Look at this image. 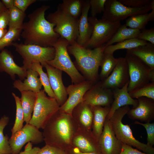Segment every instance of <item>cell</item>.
I'll list each match as a JSON object with an SVG mask.
<instances>
[{
  "mask_svg": "<svg viewBox=\"0 0 154 154\" xmlns=\"http://www.w3.org/2000/svg\"><path fill=\"white\" fill-rule=\"evenodd\" d=\"M22 29L9 28L5 35L0 40V50L6 47L12 46L16 40L20 39Z\"/></svg>",
  "mask_w": 154,
  "mask_h": 154,
  "instance_id": "cell-38",
  "label": "cell"
},
{
  "mask_svg": "<svg viewBox=\"0 0 154 154\" xmlns=\"http://www.w3.org/2000/svg\"><path fill=\"white\" fill-rule=\"evenodd\" d=\"M105 44L93 49L79 46L76 42L67 47L68 53L73 55L74 64L85 80L94 84L99 79V68L104 53Z\"/></svg>",
  "mask_w": 154,
  "mask_h": 154,
  "instance_id": "cell-3",
  "label": "cell"
},
{
  "mask_svg": "<svg viewBox=\"0 0 154 154\" xmlns=\"http://www.w3.org/2000/svg\"><path fill=\"white\" fill-rule=\"evenodd\" d=\"M128 64L125 57L119 58L118 62L110 75L103 81H100L102 86L113 90L123 87L129 82Z\"/></svg>",
  "mask_w": 154,
  "mask_h": 154,
  "instance_id": "cell-14",
  "label": "cell"
},
{
  "mask_svg": "<svg viewBox=\"0 0 154 154\" xmlns=\"http://www.w3.org/2000/svg\"><path fill=\"white\" fill-rule=\"evenodd\" d=\"M119 2L127 7L140 8L149 4L152 0H119Z\"/></svg>",
  "mask_w": 154,
  "mask_h": 154,
  "instance_id": "cell-41",
  "label": "cell"
},
{
  "mask_svg": "<svg viewBox=\"0 0 154 154\" xmlns=\"http://www.w3.org/2000/svg\"><path fill=\"white\" fill-rule=\"evenodd\" d=\"M119 154H149L142 152L138 149L133 148L132 146L123 143Z\"/></svg>",
  "mask_w": 154,
  "mask_h": 154,
  "instance_id": "cell-46",
  "label": "cell"
},
{
  "mask_svg": "<svg viewBox=\"0 0 154 154\" xmlns=\"http://www.w3.org/2000/svg\"><path fill=\"white\" fill-rule=\"evenodd\" d=\"M60 107L55 98L47 96L44 90H41L37 93L33 115L29 123L38 129H43Z\"/></svg>",
  "mask_w": 154,
  "mask_h": 154,
  "instance_id": "cell-6",
  "label": "cell"
},
{
  "mask_svg": "<svg viewBox=\"0 0 154 154\" xmlns=\"http://www.w3.org/2000/svg\"><path fill=\"white\" fill-rule=\"evenodd\" d=\"M14 98L16 105V118L13 126L11 129V135L21 130L24 126V116L21 106L20 98L14 93H12Z\"/></svg>",
  "mask_w": 154,
  "mask_h": 154,
  "instance_id": "cell-37",
  "label": "cell"
},
{
  "mask_svg": "<svg viewBox=\"0 0 154 154\" xmlns=\"http://www.w3.org/2000/svg\"><path fill=\"white\" fill-rule=\"evenodd\" d=\"M93 113L92 132L98 140L102 133L106 119L110 109L111 106H92Z\"/></svg>",
  "mask_w": 154,
  "mask_h": 154,
  "instance_id": "cell-25",
  "label": "cell"
},
{
  "mask_svg": "<svg viewBox=\"0 0 154 154\" xmlns=\"http://www.w3.org/2000/svg\"><path fill=\"white\" fill-rule=\"evenodd\" d=\"M46 70L50 85L55 99L60 106L62 105L67 99V94L66 87L63 82L62 71L53 67L47 63L42 66Z\"/></svg>",
  "mask_w": 154,
  "mask_h": 154,
  "instance_id": "cell-17",
  "label": "cell"
},
{
  "mask_svg": "<svg viewBox=\"0 0 154 154\" xmlns=\"http://www.w3.org/2000/svg\"><path fill=\"white\" fill-rule=\"evenodd\" d=\"M12 46L23 58V67L27 70L34 62H39L42 66L53 59L55 55V50L54 47H44L15 42L13 43Z\"/></svg>",
  "mask_w": 154,
  "mask_h": 154,
  "instance_id": "cell-7",
  "label": "cell"
},
{
  "mask_svg": "<svg viewBox=\"0 0 154 154\" xmlns=\"http://www.w3.org/2000/svg\"><path fill=\"white\" fill-rule=\"evenodd\" d=\"M79 128L71 115L59 110L47 122L42 132L45 144L66 151L72 146L73 138Z\"/></svg>",
  "mask_w": 154,
  "mask_h": 154,
  "instance_id": "cell-2",
  "label": "cell"
},
{
  "mask_svg": "<svg viewBox=\"0 0 154 154\" xmlns=\"http://www.w3.org/2000/svg\"><path fill=\"white\" fill-rule=\"evenodd\" d=\"M72 145L83 152L102 154L98 140L92 131L79 128L73 138Z\"/></svg>",
  "mask_w": 154,
  "mask_h": 154,
  "instance_id": "cell-18",
  "label": "cell"
},
{
  "mask_svg": "<svg viewBox=\"0 0 154 154\" xmlns=\"http://www.w3.org/2000/svg\"><path fill=\"white\" fill-rule=\"evenodd\" d=\"M40 149L38 147H35L29 151H24L19 152L18 154H37Z\"/></svg>",
  "mask_w": 154,
  "mask_h": 154,
  "instance_id": "cell-49",
  "label": "cell"
},
{
  "mask_svg": "<svg viewBox=\"0 0 154 154\" xmlns=\"http://www.w3.org/2000/svg\"><path fill=\"white\" fill-rule=\"evenodd\" d=\"M9 22V10L7 9L0 14V29H6Z\"/></svg>",
  "mask_w": 154,
  "mask_h": 154,
  "instance_id": "cell-45",
  "label": "cell"
},
{
  "mask_svg": "<svg viewBox=\"0 0 154 154\" xmlns=\"http://www.w3.org/2000/svg\"><path fill=\"white\" fill-rule=\"evenodd\" d=\"M138 106L130 109L127 115L130 119L139 120L145 123L150 122L154 119V100L145 97L137 99Z\"/></svg>",
  "mask_w": 154,
  "mask_h": 154,
  "instance_id": "cell-19",
  "label": "cell"
},
{
  "mask_svg": "<svg viewBox=\"0 0 154 154\" xmlns=\"http://www.w3.org/2000/svg\"><path fill=\"white\" fill-rule=\"evenodd\" d=\"M134 124L141 125L145 127L147 134V144L153 146L154 145V123H142L136 121L134 122Z\"/></svg>",
  "mask_w": 154,
  "mask_h": 154,
  "instance_id": "cell-40",
  "label": "cell"
},
{
  "mask_svg": "<svg viewBox=\"0 0 154 154\" xmlns=\"http://www.w3.org/2000/svg\"><path fill=\"white\" fill-rule=\"evenodd\" d=\"M126 53L135 56L154 69V45L149 42L129 50Z\"/></svg>",
  "mask_w": 154,
  "mask_h": 154,
  "instance_id": "cell-26",
  "label": "cell"
},
{
  "mask_svg": "<svg viewBox=\"0 0 154 154\" xmlns=\"http://www.w3.org/2000/svg\"><path fill=\"white\" fill-rule=\"evenodd\" d=\"M26 78L23 82L20 79L15 80L13 83V87L20 92L30 91L36 93L39 92L42 86L39 74L36 71L30 68L27 70Z\"/></svg>",
  "mask_w": 154,
  "mask_h": 154,
  "instance_id": "cell-24",
  "label": "cell"
},
{
  "mask_svg": "<svg viewBox=\"0 0 154 154\" xmlns=\"http://www.w3.org/2000/svg\"><path fill=\"white\" fill-rule=\"evenodd\" d=\"M6 9H7L5 7L1 1H0V14Z\"/></svg>",
  "mask_w": 154,
  "mask_h": 154,
  "instance_id": "cell-52",
  "label": "cell"
},
{
  "mask_svg": "<svg viewBox=\"0 0 154 154\" xmlns=\"http://www.w3.org/2000/svg\"><path fill=\"white\" fill-rule=\"evenodd\" d=\"M68 42L60 37L54 46L55 53L54 58L47 63L66 73L70 77L72 83L76 84L86 80L77 70L72 61L67 50Z\"/></svg>",
  "mask_w": 154,
  "mask_h": 154,
  "instance_id": "cell-5",
  "label": "cell"
},
{
  "mask_svg": "<svg viewBox=\"0 0 154 154\" xmlns=\"http://www.w3.org/2000/svg\"><path fill=\"white\" fill-rule=\"evenodd\" d=\"M154 8V0L140 8L129 7L117 0H107L102 19L112 22L121 21L132 16L148 13Z\"/></svg>",
  "mask_w": 154,
  "mask_h": 154,
  "instance_id": "cell-11",
  "label": "cell"
},
{
  "mask_svg": "<svg viewBox=\"0 0 154 154\" xmlns=\"http://www.w3.org/2000/svg\"><path fill=\"white\" fill-rule=\"evenodd\" d=\"M9 10V28L22 29L23 21L26 17L25 12L14 6Z\"/></svg>",
  "mask_w": 154,
  "mask_h": 154,
  "instance_id": "cell-35",
  "label": "cell"
},
{
  "mask_svg": "<svg viewBox=\"0 0 154 154\" xmlns=\"http://www.w3.org/2000/svg\"><path fill=\"white\" fill-rule=\"evenodd\" d=\"M36 1V0H14V6L25 12L30 5Z\"/></svg>",
  "mask_w": 154,
  "mask_h": 154,
  "instance_id": "cell-44",
  "label": "cell"
},
{
  "mask_svg": "<svg viewBox=\"0 0 154 154\" xmlns=\"http://www.w3.org/2000/svg\"><path fill=\"white\" fill-rule=\"evenodd\" d=\"M125 57L128 64L129 77L128 92L154 82V69L133 55L126 53Z\"/></svg>",
  "mask_w": 154,
  "mask_h": 154,
  "instance_id": "cell-9",
  "label": "cell"
},
{
  "mask_svg": "<svg viewBox=\"0 0 154 154\" xmlns=\"http://www.w3.org/2000/svg\"><path fill=\"white\" fill-rule=\"evenodd\" d=\"M88 21L92 27L91 37L83 46L93 49L106 44L111 38L121 25L120 21L112 22L96 17H88Z\"/></svg>",
  "mask_w": 154,
  "mask_h": 154,
  "instance_id": "cell-8",
  "label": "cell"
},
{
  "mask_svg": "<svg viewBox=\"0 0 154 154\" xmlns=\"http://www.w3.org/2000/svg\"><path fill=\"white\" fill-rule=\"evenodd\" d=\"M7 31L6 29H0V40L5 35Z\"/></svg>",
  "mask_w": 154,
  "mask_h": 154,
  "instance_id": "cell-50",
  "label": "cell"
},
{
  "mask_svg": "<svg viewBox=\"0 0 154 154\" xmlns=\"http://www.w3.org/2000/svg\"><path fill=\"white\" fill-rule=\"evenodd\" d=\"M89 0H85L82 11L79 19L78 35L76 42L79 46H83L91 35L92 27L88 21V14L90 9Z\"/></svg>",
  "mask_w": 154,
  "mask_h": 154,
  "instance_id": "cell-22",
  "label": "cell"
},
{
  "mask_svg": "<svg viewBox=\"0 0 154 154\" xmlns=\"http://www.w3.org/2000/svg\"><path fill=\"white\" fill-rule=\"evenodd\" d=\"M1 1L6 9L8 10L14 6V0H1Z\"/></svg>",
  "mask_w": 154,
  "mask_h": 154,
  "instance_id": "cell-48",
  "label": "cell"
},
{
  "mask_svg": "<svg viewBox=\"0 0 154 154\" xmlns=\"http://www.w3.org/2000/svg\"><path fill=\"white\" fill-rule=\"evenodd\" d=\"M141 31L128 28L125 25H121L110 40L105 44V47L123 41L137 38Z\"/></svg>",
  "mask_w": 154,
  "mask_h": 154,
  "instance_id": "cell-28",
  "label": "cell"
},
{
  "mask_svg": "<svg viewBox=\"0 0 154 154\" xmlns=\"http://www.w3.org/2000/svg\"><path fill=\"white\" fill-rule=\"evenodd\" d=\"M129 93L133 99L145 97L154 100V82H149Z\"/></svg>",
  "mask_w": 154,
  "mask_h": 154,
  "instance_id": "cell-36",
  "label": "cell"
},
{
  "mask_svg": "<svg viewBox=\"0 0 154 154\" xmlns=\"http://www.w3.org/2000/svg\"><path fill=\"white\" fill-rule=\"evenodd\" d=\"M32 144L31 142H28L25 147L24 151H28L31 150L33 148Z\"/></svg>",
  "mask_w": 154,
  "mask_h": 154,
  "instance_id": "cell-51",
  "label": "cell"
},
{
  "mask_svg": "<svg viewBox=\"0 0 154 154\" xmlns=\"http://www.w3.org/2000/svg\"><path fill=\"white\" fill-rule=\"evenodd\" d=\"M85 0H63L58 7L64 13L75 19L81 14Z\"/></svg>",
  "mask_w": 154,
  "mask_h": 154,
  "instance_id": "cell-30",
  "label": "cell"
},
{
  "mask_svg": "<svg viewBox=\"0 0 154 154\" xmlns=\"http://www.w3.org/2000/svg\"><path fill=\"white\" fill-rule=\"evenodd\" d=\"M50 8L42 5L28 15L29 21L23 23L21 36L25 44L42 47H53L60 37L54 31L55 25L45 17L46 11Z\"/></svg>",
  "mask_w": 154,
  "mask_h": 154,
  "instance_id": "cell-1",
  "label": "cell"
},
{
  "mask_svg": "<svg viewBox=\"0 0 154 154\" xmlns=\"http://www.w3.org/2000/svg\"><path fill=\"white\" fill-rule=\"evenodd\" d=\"M67 154H102L95 153H87L82 152L77 148L72 146L66 151Z\"/></svg>",
  "mask_w": 154,
  "mask_h": 154,
  "instance_id": "cell-47",
  "label": "cell"
},
{
  "mask_svg": "<svg viewBox=\"0 0 154 154\" xmlns=\"http://www.w3.org/2000/svg\"><path fill=\"white\" fill-rule=\"evenodd\" d=\"M98 141L102 154H119L120 153L123 143L116 137L107 118Z\"/></svg>",
  "mask_w": 154,
  "mask_h": 154,
  "instance_id": "cell-16",
  "label": "cell"
},
{
  "mask_svg": "<svg viewBox=\"0 0 154 154\" xmlns=\"http://www.w3.org/2000/svg\"><path fill=\"white\" fill-rule=\"evenodd\" d=\"M107 0H89L91 17H95L98 14L104 11Z\"/></svg>",
  "mask_w": 154,
  "mask_h": 154,
  "instance_id": "cell-39",
  "label": "cell"
},
{
  "mask_svg": "<svg viewBox=\"0 0 154 154\" xmlns=\"http://www.w3.org/2000/svg\"><path fill=\"white\" fill-rule=\"evenodd\" d=\"M79 19H75L63 11L58 6L54 12L49 13L46 20L54 24V31L71 45L76 42L78 35Z\"/></svg>",
  "mask_w": 154,
  "mask_h": 154,
  "instance_id": "cell-10",
  "label": "cell"
},
{
  "mask_svg": "<svg viewBox=\"0 0 154 154\" xmlns=\"http://www.w3.org/2000/svg\"><path fill=\"white\" fill-rule=\"evenodd\" d=\"M113 100L112 90L103 87L101 81L94 84L85 94L82 102L92 106H111Z\"/></svg>",
  "mask_w": 154,
  "mask_h": 154,
  "instance_id": "cell-15",
  "label": "cell"
},
{
  "mask_svg": "<svg viewBox=\"0 0 154 154\" xmlns=\"http://www.w3.org/2000/svg\"><path fill=\"white\" fill-rule=\"evenodd\" d=\"M130 109L129 106L121 107L116 110L109 119L116 137L123 143L133 146L145 153L154 154L153 146L136 139L133 136L130 125L122 123L123 118Z\"/></svg>",
  "mask_w": 154,
  "mask_h": 154,
  "instance_id": "cell-4",
  "label": "cell"
},
{
  "mask_svg": "<svg viewBox=\"0 0 154 154\" xmlns=\"http://www.w3.org/2000/svg\"><path fill=\"white\" fill-rule=\"evenodd\" d=\"M42 67L39 63L34 62L31 65L29 68L38 72L42 86L44 87V90L48 96L55 98L54 94L50 85L48 76L43 71Z\"/></svg>",
  "mask_w": 154,
  "mask_h": 154,
  "instance_id": "cell-34",
  "label": "cell"
},
{
  "mask_svg": "<svg viewBox=\"0 0 154 154\" xmlns=\"http://www.w3.org/2000/svg\"><path fill=\"white\" fill-rule=\"evenodd\" d=\"M148 42L137 38L127 40L117 43L114 45H111L105 47L104 53L113 54L116 50L120 49L129 50L138 46L145 45Z\"/></svg>",
  "mask_w": 154,
  "mask_h": 154,
  "instance_id": "cell-31",
  "label": "cell"
},
{
  "mask_svg": "<svg viewBox=\"0 0 154 154\" xmlns=\"http://www.w3.org/2000/svg\"><path fill=\"white\" fill-rule=\"evenodd\" d=\"M129 82L121 88L112 90L113 100L111 106L110 111L106 117L108 119H109L115 111L121 107L132 105V108H135L138 106L137 100L132 98L128 91Z\"/></svg>",
  "mask_w": 154,
  "mask_h": 154,
  "instance_id": "cell-21",
  "label": "cell"
},
{
  "mask_svg": "<svg viewBox=\"0 0 154 154\" xmlns=\"http://www.w3.org/2000/svg\"><path fill=\"white\" fill-rule=\"evenodd\" d=\"M37 154H67V153L58 148L45 144L40 149Z\"/></svg>",
  "mask_w": 154,
  "mask_h": 154,
  "instance_id": "cell-43",
  "label": "cell"
},
{
  "mask_svg": "<svg viewBox=\"0 0 154 154\" xmlns=\"http://www.w3.org/2000/svg\"><path fill=\"white\" fill-rule=\"evenodd\" d=\"M14 56L11 52L4 48L0 52V72H5L9 74L12 79L15 80L17 75L21 80L27 76V70L23 66L17 65L14 60Z\"/></svg>",
  "mask_w": 154,
  "mask_h": 154,
  "instance_id": "cell-20",
  "label": "cell"
},
{
  "mask_svg": "<svg viewBox=\"0 0 154 154\" xmlns=\"http://www.w3.org/2000/svg\"><path fill=\"white\" fill-rule=\"evenodd\" d=\"M118 60L119 58H115L113 54L104 53L100 65L101 69L99 75V79L101 81L104 80L110 75Z\"/></svg>",
  "mask_w": 154,
  "mask_h": 154,
  "instance_id": "cell-32",
  "label": "cell"
},
{
  "mask_svg": "<svg viewBox=\"0 0 154 154\" xmlns=\"http://www.w3.org/2000/svg\"><path fill=\"white\" fill-rule=\"evenodd\" d=\"M20 92L21 96L20 99L24 113V121L26 124H28L32 117L37 99V93L30 91Z\"/></svg>",
  "mask_w": 154,
  "mask_h": 154,
  "instance_id": "cell-27",
  "label": "cell"
},
{
  "mask_svg": "<svg viewBox=\"0 0 154 154\" xmlns=\"http://www.w3.org/2000/svg\"><path fill=\"white\" fill-rule=\"evenodd\" d=\"M137 38L148 41L154 45V28H152L149 29L145 28L141 30Z\"/></svg>",
  "mask_w": 154,
  "mask_h": 154,
  "instance_id": "cell-42",
  "label": "cell"
},
{
  "mask_svg": "<svg viewBox=\"0 0 154 154\" xmlns=\"http://www.w3.org/2000/svg\"><path fill=\"white\" fill-rule=\"evenodd\" d=\"M94 84L91 81L85 80L78 84L69 85L66 88L68 97L65 103L60 106L59 110L71 115L74 108L82 102L85 94Z\"/></svg>",
  "mask_w": 154,
  "mask_h": 154,
  "instance_id": "cell-13",
  "label": "cell"
},
{
  "mask_svg": "<svg viewBox=\"0 0 154 154\" xmlns=\"http://www.w3.org/2000/svg\"><path fill=\"white\" fill-rule=\"evenodd\" d=\"M154 20V8L151 12L140 14L128 18L125 24L127 27L141 31L145 29L147 23Z\"/></svg>",
  "mask_w": 154,
  "mask_h": 154,
  "instance_id": "cell-29",
  "label": "cell"
},
{
  "mask_svg": "<svg viewBox=\"0 0 154 154\" xmlns=\"http://www.w3.org/2000/svg\"><path fill=\"white\" fill-rule=\"evenodd\" d=\"M44 141L42 132L39 129L29 123L26 124L20 130L11 135L9 143L11 154H18L23 145L30 142L37 144Z\"/></svg>",
  "mask_w": 154,
  "mask_h": 154,
  "instance_id": "cell-12",
  "label": "cell"
},
{
  "mask_svg": "<svg viewBox=\"0 0 154 154\" xmlns=\"http://www.w3.org/2000/svg\"><path fill=\"white\" fill-rule=\"evenodd\" d=\"M8 116L4 115L0 118V154H11V150L7 135H4V129L8 123Z\"/></svg>",
  "mask_w": 154,
  "mask_h": 154,
  "instance_id": "cell-33",
  "label": "cell"
},
{
  "mask_svg": "<svg viewBox=\"0 0 154 154\" xmlns=\"http://www.w3.org/2000/svg\"><path fill=\"white\" fill-rule=\"evenodd\" d=\"M71 115L77 122L80 128L92 131L93 117L92 106L81 102L74 108Z\"/></svg>",
  "mask_w": 154,
  "mask_h": 154,
  "instance_id": "cell-23",
  "label": "cell"
}]
</instances>
